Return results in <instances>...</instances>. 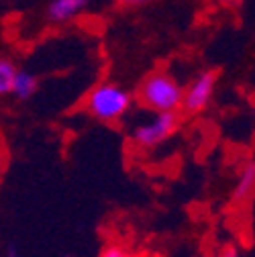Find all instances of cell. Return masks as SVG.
Segmentation results:
<instances>
[{
	"mask_svg": "<svg viewBox=\"0 0 255 257\" xmlns=\"http://www.w3.org/2000/svg\"><path fill=\"white\" fill-rule=\"evenodd\" d=\"M135 96L122 84L104 80L88 90L84 98V112L104 124H116L129 116Z\"/></svg>",
	"mask_w": 255,
	"mask_h": 257,
	"instance_id": "cell-1",
	"label": "cell"
},
{
	"mask_svg": "<svg viewBox=\"0 0 255 257\" xmlns=\"http://www.w3.org/2000/svg\"><path fill=\"white\" fill-rule=\"evenodd\" d=\"M135 98L147 112H180L184 86L170 72H151L141 80Z\"/></svg>",
	"mask_w": 255,
	"mask_h": 257,
	"instance_id": "cell-2",
	"label": "cell"
},
{
	"mask_svg": "<svg viewBox=\"0 0 255 257\" xmlns=\"http://www.w3.org/2000/svg\"><path fill=\"white\" fill-rule=\"evenodd\" d=\"M180 112H147L145 118H139L129 128L131 143L141 151H151L170 141L180 128Z\"/></svg>",
	"mask_w": 255,
	"mask_h": 257,
	"instance_id": "cell-3",
	"label": "cell"
},
{
	"mask_svg": "<svg viewBox=\"0 0 255 257\" xmlns=\"http://www.w3.org/2000/svg\"><path fill=\"white\" fill-rule=\"evenodd\" d=\"M216 82H218L216 72H212V70L198 72L184 88V98H182V108L180 110L186 112V114L204 112L210 106L212 98H214Z\"/></svg>",
	"mask_w": 255,
	"mask_h": 257,
	"instance_id": "cell-4",
	"label": "cell"
},
{
	"mask_svg": "<svg viewBox=\"0 0 255 257\" xmlns=\"http://www.w3.org/2000/svg\"><path fill=\"white\" fill-rule=\"evenodd\" d=\"M94 0H49L45 7V21L53 27L68 25L78 19Z\"/></svg>",
	"mask_w": 255,
	"mask_h": 257,
	"instance_id": "cell-5",
	"label": "cell"
},
{
	"mask_svg": "<svg viewBox=\"0 0 255 257\" xmlns=\"http://www.w3.org/2000/svg\"><path fill=\"white\" fill-rule=\"evenodd\" d=\"M37 90H39V76L29 70H19L13 84V92H11L13 98L19 102H27L37 94Z\"/></svg>",
	"mask_w": 255,
	"mask_h": 257,
	"instance_id": "cell-6",
	"label": "cell"
},
{
	"mask_svg": "<svg viewBox=\"0 0 255 257\" xmlns=\"http://www.w3.org/2000/svg\"><path fill=\"white\" fill-rule=\"evenodd\" d=\"M255 192V162H247L237 176L235 188H233V200L243 202Z\"/></svg>",
	"mask_w": 255,
	"mask_h": 257,
	"instance_id": "cell-7",
	"label": "cell"
},
{
	"mask_svg": "<svg viewBox=\"0 0 255 257\" xmlns=\"http://www.w3.org/2000/svg\"><path fill=\"white\" fill-rule=\"evenodd\" d=\"M17 74H19V66L15 63V59L9 55H0V98L11 96Z\"/></svg>",
	"mask_w": 255,
	"mask_h": 257,
	"instance_id": "cell-8",
	"label": "cell"
},
{
	"mask_svg": "<svg viewBox=\"0 0 255 257\" xmlns=\"http://www.w3.org/2000/svg\"><path fill=\"white\" fill-rule=\"evenodd\" d=\"M98 257H131V253L126 251L120 243H108V245L102 247Z\"/></svg>",
	"mask_w": 255,
	"mask_h": 257,
	"instance_id": "cell-9",
	"label": "cell"
},
{
	"mask_svg": "<svg viewBox=\"0 0 255 257\" xmlns=\"http://www.w3.org/2000/svg\"><path fill=\"white\" fill-rule=\"evenodd\" d=\"M151 3H155V0H114V5L120 9H137V7H145Z\"/></svg>",
	"mask_w": 255,
	"mask_h": 257,
	"instance_id": "cell-10",
	"label": "cell"
},
{
	"mask_svg": "<svg viewBox=\"0 0 255 257\" xmlns=\"http://www.w3.org/2000/svg\"><path fill=\"white\" fill-rule=\"evenodd\" d=\"M216 257H241V251H239L235 245H227V247H222V249L216 253Z\"/></svg>",
	"mask_w": 255,
	"mask_h": 257,
	"instance_id": "cell-11",
	"label": "cell"
},
{
	"mask_svg": "<svg viewBox=\"0 0 255 257\" xmlns=\"http://www.w3.org/2000/svg\"><path fill=\"white\" fill-rule=\"evenodd\" d=\"M7 257H19V251H17L15 245H9L7 247Z\"/></svg>",
	"mask_w": 255,
	"mask_h": 257,
	"instance_id": "cell-12",
	"label": "cell"
}]
</instances>
